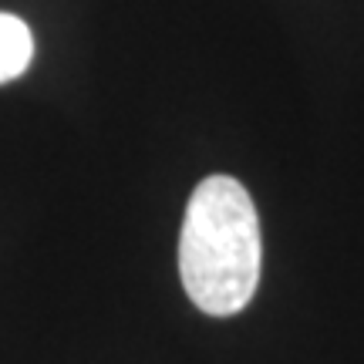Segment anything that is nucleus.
I'll use <instances>...</instances> for the list:
<instances>
[{
    "label": "nucleus",
    "mask_w": 364,
    "mask_h": 364,
    "mask_svg": "<svg viewBox=\"0 0 364 364\" xmlns=\"http://www.w3.org/2000/svg\"><path fill=\"white\" fill-rule=\"evenodd\" d=\"M260 220L243 182L209 176L193 189L179 233V277L196 307L230 317L260 284Z\"/></svg>",
    "instance_id": "obj_1"
},
{
    "label": "nucleus",
    "mask_w": 364,
    "mask_h": 364,
    "mask_svg": "<svg viewBox=\"0 0 364 364\" xmlns=\"http://www.w3.org/2000/svg\"><path fill=\"white\" fill-rule=\"evenodd\" d=\"M34 61V34L17 14L0 11V85L21 78Z\"/></svg>",
    "instance_id": "obj_2"
}]
</instances>
